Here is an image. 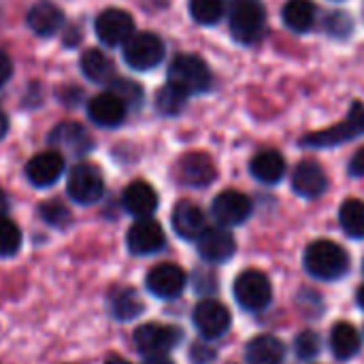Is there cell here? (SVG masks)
Instances as JSON below:
<instances>
[{
	"label": "cell",
	"instance_id": "obj_1",
	"mask_svg": "<svg viewBox=\"0 0 364 364\" xmlns=\"http://www.w3.org/2000/svg\"><path fill=\"white\" fill-rule=\"evenodd\" d=\"M305 269L316 279L335 282L348 273L350 256L339 243L320 239L305 250Z\"/></svg>",
	"mask_w": 364,
	"mask_h": 364
},
{
	"label": "cell",
	"instance_id": "obj_2",
	"mask_svg": "<svg viewBox=\"0 0 364 364\" xmlns=\"http://www.w3.org/2000/svg\"><path fill=\"white\" fill-rule=\"evenodd\" d=\"M228 26L239 43H256L267 26V9L260 0H228Z\"/></svg>",
	"mask_w": 364,
	"mask_h": 364
},
{
	"label": "cell",
	"instance_id": "obj_3",
	"mask_svg": "<svg viewBox=\"0 0 364 364\" xmlns=\"http://www.w3.org/2000/svg\"><path fill=\"white\" fill-rule=\"evenodd\" d=\"M168 83L190 94H200L211 87V70L207 62L194 53L177 55L168 66Z\"/></svg>",
	"mask_w": 364,
	"mask_h": 364
},
{
	"label": "cell",
	"instance_id": "obj_4",
	"mask_svg": "<svg viewBox=\"0 0 364 364\" xmlns=\"http://www.w3.org/2000/svg\"><path fill=\"white\" fill-rule=\"evenodd\" d=\"M364 134V105L363 102H354L350 113L346 115V119L328 130L322 132H314L307 134L301 145L305 147H337L341 143L354 141Z\"/></svg>",
	"mask_w": 364,
	"mask_h": 364
},
{
	"label": "cell",
	"instance_id": "obj_5",
	"mask_svg": "<svg viewBox=\"0 0 364 364\" xmlns=\"http://www.w3.org/2000/svg\"><path fill=\"white\" fill-rule=\"evenodd\" d=\"M124 60L134 70H151L164 60V43L154 32L132 34L124 43Z\"/></svg>",
	"mask_w": 364,
	"mask_h": 364
},
{
	"label": "cell",
	"instance_id": "obj_6",
	"mask_svg": "<svg viewBox=\"0 0 364 364\" xmlns=\"http://www.w3.org/2000/svg\"><path fill=\"white\" fill-rule=\"evenodd\" d=\"M66 190L68 196L79 203V205H94L102 198L105 194V179L102 173L90 164V162H81L77 164L70 173H68V181H66Z\"/></svg>",
	"mask_w": 364,
	"mask_h": 364
},
{
	"label": "cell",
	"instance_id": "obj_7",
	"mask_svg": "<svg viewBox=\"0 0 364 364\" xmlns=\"http://www.w3.org/2000/svg\"><path fill=\"white\" fill-rule=\"evenodd\" d=\"M273 296L271 282L260 271H245L235 282V299L245 311H262Z\"/></svg>",
	"mask_w": 364,
	"mask_h": 364
},
{
	"label": "cell",
	"instance_id": "obj_8",
	"mask_svg": "<svg viewBox=\"0 0 364 364\" xmlns=\"http://www.w3.org/2000/svg\"><path fill=\"white\" fill-rule=\"evenodd\" d=\"M181 341V331L166 324H143L134 331V346L143 356L158 358L168 354Z\"/></svg>",
	"mask_w": 364,
	"mask_h": 364
},
{
	"label": "cell",
	"instance_id": "obj_9",
	"mask_svg": "<svg viewBox=\"0 0 364 364\" xmlns=\"http://www.w3.org/2000/svg\"><path fill=\"white\" fill-rule=\"evenodd\" d=\"M94 28L100 43H105L107 47H117L134 34V19L122 9H105L96 17Z\"/></svg>",
	"mask_w": 364,
	"mask_h": 364
},
{
	"label": "cell",
	"instance_id": "obj_10",
	"mask_svg": "<svg viewBox=\"0 0 364 364\" xmlns=\"http://www.w3.org/2000/svg\"><path fill=\"white\" fill-rule=\"evenodd\" d=\"M194 326L196 331L205 337V339H218L222 337L228 328H230V311L215 299H203L192 314Z\"/></svg>",
	"mask_w": 364,
	"mask_h": 364
},
{
	"label": "cell",
	"instance_id": "obj_11",
	"mask_svg": "<svg viewBox=\"0 0 364 364\" xmlns=\"http://www.w3.org/2000/svg\"><path fill=\"white\" fill-rule=\"evenodd\" d=\"M211 213L218 220V224L224 228L239 226L252 215V200L243 192L226 190L215 196V200L211 205Z\"/></svg>",
	"mask_w": 364,
	"mask_h": 364
},
{
	"label": "cell",
	"instance_id": "obj_12",
	"mask_svg": "<svg viewBox=\"0 0 364 364\" xmlns=\"http://www.w3.org/2000/svg\"><path fill=\"white\" fill-rule=\"evenodd\" d=\"M196 245H198L200 258L209 264H220V262L230 260L237 250L232 232L224 226L205 228L203 235L196 239Z\"/></svg>",
	"mask_w": 364,
	"mask_h": 364
},
{
	"label": "cell",
	"instance_id": "obj_13",
	"mask_svg": "<svg viewBox=\"0 0 364 364\" xmlns=\"http://www.w3.org/2000/svg\"><path fill=\"white\" fill-rule=\"evenodd\" d=\"M128 250L134 256H149L156 254L164 247L166 237L162 226L151 220V218H139V222H134L128 230Z\"/></svg>",
	"mask_w": 364,
	"mask_h": 364
},
{
	"label": "cell",
	"instance_id": "obj_14",
	"mask_svg": "<svg viewBox=\"0 0 364 364\" xmlns=\"http://www.w3.org/2000/svg\"><path fill=\"white\" fill-rule=\"evenodd\" d=\"M177 177L181 183L190 186V188H207L209 183L215 181L218 171L213 160L203 154V151H192L186 154L179 164H177Z\"/></svg>",
	"mask_w": 364,
	"mask_h": 364
},
{
	"label": "cell",
	"instance_id": "obj_15",
	"mask_svg": "<svg viewBox=\"0 0 364 364\" xmlns=\"http://www.w3.org/2000/svg\"><path fill=\"white\" fill-rule=\"evenodd\" d=\"M47 141L55 147V151H66V154L77 156V158L85 156L94 147L87 130L81 124H75V122H62V124H58L49 132Z\"/></svg>",
	"mask_w": 364,
	"mask_h": 364
},
{
	"label": "cell",
	"instance_id": "obj_16",
	"mask_svg": "<svg viewBox=\"0 0 364 364\" xmlns=\"http://www.w3.org/2000/svg\"><path fill=\"white\" fill-rule=\"evenodd\" d=\"M147 290L158 299H175L186 288V273L177 264L162 262L147 273Z\"/></svg>",
	"mask_w": 364,
	"mask_h": 364
},
{
	"label": "cell",
	"instance_id": "obj_17",
	"mask_svg": "<svg viewBox=\"0 0 364 364\" xmlns=\"http://www.w3.org/2000/svg\"><path fill=\"white\" fill-rule=\"evenodd\" d=\"M64 173V158L60 151H41L26 164V177L36 188H49L53 186Z\"/></svg>",
	"mask_w": 364,
	"mask_h": 364
},
{
	"label": "cell",
	"instance_id": "obj_18",
	"mask_svg": "<svg viewBox=\"0 0 364 364\" xmlns=\"http://www.w3.org/2000/svg\"><path fill=\"white\" fill-rule=\"evenodd\" d=\"M126 102L115 94V92H102L98 96H94L87 102V115L94 124L102 126V128H115L124 122L126 117Z\"/></svg>",
	"mask_w": 364,
	"mask_h": 364
},
{
	"label": "cell",
	"instance_id": "obj_19",
	"mask_svg": "<svg viewBox=\"0 0 364 364\" xmlns=\"http://www.w3.org/2000/svg\"><path fill=\"white\" fill-rule=\"evenodd\" d=\"M328 188L324 168L314 160H303L292 175V190L303 198H318Z\"/></svg>",
	"mask_w": 364,
	"mask_h": 364
},
{
	"label": "cell",
	"instance_id": "obj_20",
	"mask_svg": "<svg viewBox=\"0 0 364 364\" xmlns=\"http://www.w3.org/2000/svg\"><path fill=\"white\" fill-rule=\"evenodd\" d=\"M205 228H207L205 226V213L198 205H194L190 200L177 203V207L173 209V230L181 239L196 241Z\"/></svg>",
	"mask_w": 364,
	"mask_h": 364
},
{
	"label": "cell",
	"instance_id": "obj_21",
	"mask_svg": "<svg viewBox=\"0 0 364 364\" xmlns=\"http://www.w3.org/2000/svg\"><path fill=\"white\" fill-rule=\"evenodd\" d=\"M28 26L38 36H53L64 26V13L49 0H38L28 11Z\"/></svg>",
	"mask_w": 364,
	"mask_h": 364
},
{
	"label": "cell",
	"instance_id": "obj_22",
	"mask_svg": "<svg viewBox=\"0 0 364 364\" xmlns=\"http://www.w3.org/2000/svg\"><path fill=\"white\" fill-rule=\"evenodd\" d=\"M122 203L128 213L136 218H149L158 209V194L147 181H132L124 190Z\"/></svg>",
	"mask_w": 364,
	"mask_h": 364
},
{
	"label": "cell",
	"instance_id": "obj_23",
	"mask_svg": "<svg viewBox=\"0 0 364 364\" xmlns=\"http://www.w3.org/2000/svg\"><path fill=\"white\" fill-rule=\"evenodd\" d=\"M284 358H286V348L273 335L254 337L245 348L247 364H282Z\"/></svg>",
	"mask_w": 364,
	"mask_h": 364
},
{
	"label": "cell",
	"instance_id": "obj_24",
	"mask_svg": "<svg viewBox=\"0 0 364 364\" xmlns=\"http://www.w3.org/2000/svg\"><path fill=\"white\" fill-rule=\"evenodd\" d=\"M250 171L252 175L262 181V183H279L286 175V160L279 151L275 149H267V151H260L252 158L250 162Z\"/></svg>",
	"mask_w": 364,
	"mask_h": 364
},
{
	"label": "cell",
	"instance_id": "obj_25",
	"mask_svg": "<svg viewBox=\"0 0 364 364\" xmlns=\"http://www.w3.org/2000/svg\"><path fill=\"white\" fill-rule=\"evenodd\" d=\"M79 64H81V73L90 81H94V83H111L115 79L113 62L100 49H87V51H83Z\"/></svg>",
	"mask_w": 364,
	"mask_h": 364
},
{
	"label": "cell",
	"instance_id": "obj_26",
	"mask_svg": "<svg viewBox=\"0 0 364 364\" xmlns=\"http://www.w3.org/2000/svg\"><path fill=\"white\" fill-rule=\"evenodd\" d=\"M363 348V339L360 333L348 324V322H339L335 324L333 333H331V350L339 360H350L354 358Z\"/></svg>",
	"mask_w": 364,
	"mask_h": 364
},
{
	"label": "cell",
	"instance_id": "obj_27",
	"mask_svg": "<svg viewBox=\"0 0 364 364\" xmlns=\"http://www.w3.org/2000/svg\"><path fill=\"white\" fill-rule=\"evenodd\" d=\"M316 21V4L311 0H288L284 4V23L296 32L303 34L311 30Z\"/></svg>",
	"mask_w": 364,
	"mask_h": 364
},
{
	"label": "cell",
	"instance_id": "obj_28",
	"mask_svg": "<svg viewBox=\"0 0 364 364\" xmlns=\"http://www.w3.org/2000/svg\"><path fill=\"white\" fill-rule=\"evenodd\" d=\"M109 309L113 318L126 322V320H134L143 311V301L132 288H115L109 294Z\"/></svg>",
	"mask_w": 364,
	"mask_h": 364
},
{
	"label": "cell",
	"instance_id": "obj_29",
	"mask_svg": "<svg viewBox=\"0 0 364 364\" xmlns=\"http://www.w3.org/2000/svg\"><path fill=\"white\" fill-rule=\"evenodd\" d=\"M341 228L352 239H364V200L350 198L341 205L339 211Z\"/></svg>",
	"mask_w": 364,
	"mask_h": 364
},
{
	"label": "cell",
	"instance_id": "obj_30",
	"mask_svg": "<svg viewBox=\"0 0 364 364\" xmlns=\"http://www.w3.org/2000/svg\"><path fill=\"white\" fill-rule=\"evenodd\" d=\"M186 102H188V94L183 90H179L177 85H173V83H166L156 94V109L166 117H173V115L181 113Z\"/></svg>",
	"mask_w": 364,
	"mask_h": 364
},
{
	"label": "cell",
	"instance_id": "obj_31",
	"mask_svg": "<svg viewBox=\"0 0 364 364\" xmlns=\"http://www.w3.org/2000/svg\"><path fill=\"white\" fill-rule=\"evenodd\" d=\"M226 0H190V15L203 26L218 23L224 17Z\"/></svg>",
	"mask_w": 364,
	"mask_h": 364
},
{
	"label": "cell",
	"instance_id": "obj_32",
	"mask_svg": "<svg viewBox=\"0 0 364 364\" xmlns=\"http://www.w3.org/2000/svg\"><path fill=\"white\" fill-rule=\"evenodd\" d=\"M21 247V230L15 222L0 220V256H15Z\"/></svg>",
	"mask_w": 364,
	"mask_h": 364
},
{
	"label": "cell",
	"instance_id": "obj_33",
	"mask_svg": "<svg viewBox=\"0 0 364 364\" xmlns=\"http://www.w3.org/2000/svg\"><path fill=\"white\" fill-rule=\"evenodd\" d=\"M322 350V341L320 335L314 331H303L296 339H294V352L301 360H314Z\"/></svg>",
	"mask_w": 364,
	"mask_h": 364
},
{
	"label": "cell",
	"instance_id": "obj_34",
	"mask_svg": "<svg viewBox=\"0 0 364 364\" xmlns=\"http://www.w3.org/2000/svg\"><path fill=\"white\" fill-rule=\"evenodd\" d=\"M109 85H111V92H115V94L126 102V107H128V105H136V107L141 105V100H143V90H141L139 83L115 77Z\"/></svg>",
	"mask_w": 364,
	"mask_h": 364
},
{
	"label": "cell",
	"instance_id": "obj_35",
	"mask_svg": "<svg viewBox=\"0 0 364 364\" xmlns=\"http://www.w3.org/2000/svg\"><path fill=\"white\" fill-rule=\"evenodd\" d=\"M354 23H352V17L343 11H335L326 17V32L331 36H337V38H346L350 36Z\"/></svg>",
	"mask_w": 364,
	"mask_h": 364
},
{
	"label": "cell",
	"instance_id": "obj_36",
	"mask_svg": "<svg viewBox=\"0 0 364 364\" xmlns=\"http://www.w3.org/2000/svg\"><path fill=\"white\" fill-rule=\"evenodd\" d=\"M41 215H43V220L47 222V224H51V226H64L68 220H70V213H68V209L64 207V205H60V203H45L43 207H41Z\"/></svg>",
	"mask_w": 364,
	"mask_h": 364
},
{
	"label": "cell",
	"instance_id": "obj_37",
	"mask_svg": "<svg viewBox=\"0 0 364 364\" xmlns=\"http://www.w3.org/2000/svg\"><path fill=\"white\" fill-rule=\"evenodd\" d=\"M190 358H192V363L207 364L215 358V352L211 348H207V346H194L192 352H190Z\"/></svg>",
	"mask_w": 364,
	"mask_h": 364
},
{
	"label": "cell",
	"instance_id": "obj_38",
	"mask_svg": "<svg viewBox=\"0 0 364 364\" xmlns=\"http://www.w3.org/2000/svg\"><path fill=\"white\" fill-rule=\"evenodd\" d=\"M11 75H13V64L9 60V55L4 51H0V87L11 79Z\"/></svg>",
	"mask_w": 364,
	"mask_h": 364
},
{
	"label": "cell",
	"instance_id": "obj_39",
	"mask_svg": "<svg viewBox=\"0 0 364 364\" xmlns=\"http://www.w3.org/2000/svg\"><path fill=\"white\" fill-rule=\"evenodd\" d=\"M350 175L352 177H363L364 175V147L354 154V158L350 162Z\"/></svg>",
	"mask_w": 364,
	"mask_h": 364
},
{
	"label": "cell",
	"instance_id": "obj_40",
	"mask_svg": "<svg viewBox=\"0 0 364 364\" xmlns=\"http://www.w3.org/2000/svg\"><path fill=\"white\" fill-rule=\"evenodd\" d=\"M6 213H9V196L0 190V220L6 218Z\"/></svg>",
	"mask_w": 364,
	"mask_h": 364
},
{
	"label": "cell",
	"instance_id": "obj_41",
	"mask_svg": "<svg viewBox=\"0 0 364 364\" xmlns=\"http://www.w3.org/2000/svg\"><path fill=\"white\" fill-rule=\"evenodd\" d=\"M6 132H9V119H6V115L0 111V141L6 136Z\"/></svg>",
	"mask_w": 364,
	"mask_h": 364
},
{
	"label": "cell",
	"instance_id": "obj_42",
	"mask_svg": "<svg viewBox=\"0 0 364 364\" xmlns=\"http://www.w3.org/2000/svg\"><path fill=\"white\" fill-rule=\"evenodd\" d=\"M145 364H175V363H171V360H168V358H164V356H158V358H149Z\"/></svg>",
	"mask_w": 364,
	"mask_h": 364
},
{
	"label": "cell",
	"instance_id": "obj_43",
	"mask_svg": "<svg viewBox=\"0 0 364 364\" xmlns=\"http://www.w3.org/2000/svg\"><path fill=\"white\" fill-rule=\"evenodd\" d=\"M105 364H130L128 360H124V358H117V356H113V358H109Z\"/></svg>",
	"mask_w": 364,
	"mask_h": 364
},
{
	"label": "cell",
	"instance_id": "obj_44",
	"mask_svg": "<svg viewBox=\"0 0 364 364\" xmlns=\"http://www.w3.org/2000/svg\"><path fill=\"white\" fill-rule=\"evenodd\" d=\"M356 299H358V305L364 309V286H360V290H358V296H356Z\"/></svg>",
	"mask_w": 364,
	"mask_h": 364
}]
</instances>
